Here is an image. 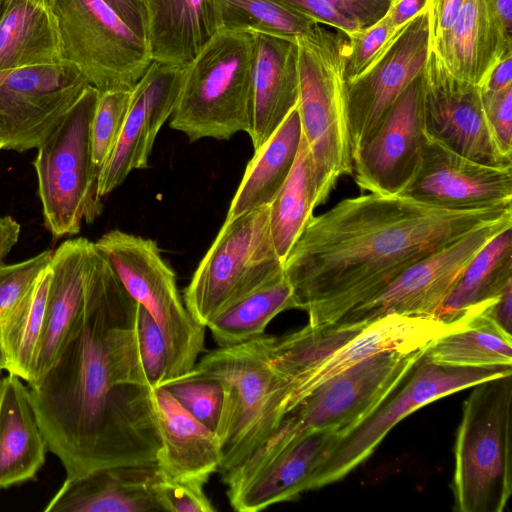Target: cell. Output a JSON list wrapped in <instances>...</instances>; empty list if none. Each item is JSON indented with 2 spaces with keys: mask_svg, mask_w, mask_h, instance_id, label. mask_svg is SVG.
<instances>
[{
  "mask_svg": "<svg viewBox=\"0 0 512 512\" xmlns=\"http://www.w3.org/2000/svg\"><path fill=\"white\" fill-rule=\"evenodd\" d=\"M138 303L96 249L82 311L48 371L27 384L65 478L153 465L161 437L137 339Z\"/></svg>",
  "mask_w": 512,
  "mask_h": 512,
  "instance_id": "6da1fadb",
  "label": "cell"
},
{
  "mask_svg": "<svg viewBox=\"0 0 512 512\" xmlns=\"http://www.w3.org/2000/svg\"><path fill=\"white\" fill-rule=\"evenodd\" d=\"M512 207L445 208L403 195L343 199L312 216L283 261L309 325L336 323L414 263Z\"/></svg>",
  "mask_w": 512,
  "mask_h": 512,
  "instance_id": "7a4b0ae2",
  "label": "cell"
},
{
  "mask_svg": "<svg viewBox=\"0 0 512 512\" xmlns=\"http://www.w3.org/2000/svg\"><path fill=\"white\" fill-rule=\"evenodd\" d=\"M424 348V347H423ZM423 348L368 357L317 386L287 412L267 440L222 481L234 491L306 433L330 429L341 437L369 417L408 376Z\"/></svg>",
  "mask_w": 512,
  "mask_h": 512,
  "instance_id": "3957f363",
  "label": "cell"
},
{
  "mask_svg": "<svg viewBox=\"0 0 512 512\" xmlns=\"http://www.w3.org/2000/svg\"><path fill=\"white\" fill-rule=\"evenodd\" d=\"M271 337L258 336L205 354L195 368L219 378L225 400L216 435L221 477L241 465L287 413L291 382L273 366Z\"/></svg>",
  "mask_w": 512,
  "mask_h": 512,
  "instance_id": "277c9868",
  "label": "cell"
},
{
  "mask_svg": "<svg viewBox=\"0 0 512 512\" xmlns=\"http://www.w3.org/2000/svg\"><path fill=\"white\" fill-rule=\"evenodd\" d=\"M302 134L310 151L315 206L323 204L342 175L353 173L346 121V33L318 23L297 40Z\"/></svg>",
  "mask_w": 512,
  "mask_h": 512,
  "instance_id": "5b68a950",
  "label": "cell"
},
{
  "mask_svg": "<svg viewBox=\"0 0 512 512\" xmlns=\"http://www.w3.org/2000/svg\"><path fill=\"white\" fill-rule=\"evenodd\" d=\"M254 37L220 30L184 69L170 116L190 141L228 140L249 133L252 120Z\"/></svg>",
  "mask_w": 512,
  "mask_h": 512,
  "instance_id": "8992f818",
  "label": "cell"
},
{
  "mask_svg": "<svg viewBox=\"0 0 512 512\" xmlns=\"http://www.w3.org/2000/svg\"><path fill=\"white\" fill-rule=\"evenodd\" d=\"M512 374L474 386L463 405L454 448L452 491L458 512H502L512 494Z\"/></svg>",
  "mask_w": 512,
  "mask_h": 512,
  "instance_id": "52a82bcc",
  "label": "cell"
},
{
  "mask_svg": "<svg viewBox=\"0 0 512 512\" xmlns=\"http://www.w3.org/2000/svg\"><path fill=\"white\" fill-rule=\"evenodd\" d=\"M100 92L89 86L33 162L44 225L54 238L76 235L102 211L91 152V124Z\"/></svg>",
  "mask_w": 512,
  "mask_h": 512,
  "instance_id": "ba28073f",
  "label": "cell"
},
{
  "mask_svg": "<svg viewBox=\"0 0 512 512\" xmlns=\"http://www.w3.org/2000/svg\"><path fill=\"white\" fill-rule=\"evenodd\" d=\"M283 273L267 205L224 221L184 289L183 300L206 327L223 310Z\"/></svg>",
  "mask_w": 512,
  "mask_h": 512,
  "instance_id": "9c48e42d",
  "label": "cell"
},
{
  "mask_svg": "<svg viewBox=\"0 0 512 512\" xmlns=\"http://www.w3.org/2000/svg\"><path fill=\"white\" fill-rule=\"evenodd\" d=\"M94 244L129 295L159 326L168 351L165 381L192 370L204 350L206 327L187 309L177 288L176 274L157 243L114 229Z\"/></svg>",
  "mask_w": 512,
  "mask_h": 512,
  "instance_id": "30bf717a",
  "label": "cell"
},
{
  "mask_svg": "<svg viewBox=\"0 0 512 512\" xmlns=\"http://www.w3.org/2000/svg\"><path fill=\"white\" fill-rule=\"evenodd\" d=\"M61 61L76 66L99 92L131 90L152 60L146 43L103 0H47Z\"/></svg>",
  "mask_w": 512,
  "mask_h": 512,
  "instance_id": "8fae6325",
  "label": "cell"
},
{
  "mask_svg": "<svg viewBox=\"0 0 512 512\" xmlns=\"http://www.w3.org/2000/svg\"><path fill=\"white\" fill-rule=\"evenodd\" d=\"M409 381L363 422L340 437L315 471L310 490L346 476L367 459L403 418L426 404L483 381L512 374V366L463 367L434 363L423 355Z\"/></svg>",
  "mask_w": 512,
  "mask_h": 512,
  "instance_id": "7c38bea8",
  "label": "cell"
},
{
  "mask_svg": "<svg viewBox=\"0 0 512 512\" xmlns=\"http://www.w3.org/2000/svg\"><path fill=\"white\" fill-rule=\"evenodd\" d=\"M65 61L0 71V137L5 150L38 148L89 87Z\"/></svg>",
  "mask_w": 512,
  "mask_h": 512,
  "instance_id": "4fadbf2b",
  "label": "cell"
},
{
  "mask_svg": "<svg viewBox=\"0 0 512 512\" xmlns=\"http://www.w3.org/2000/svg\"><path fill=\"white\" fill-rule=\"evenodd\" d=\"M509 226H512V214L469 231L408 267L379 293L352 308L336 323H369L390 314L436 317L476 253Z\"/></svg>",
  "mask_w": 512,
  "mask_h": 512,
  "instance_id": "5bb4252c",
  "label": "cell"
},
{
  "mask_svg": "<svg viewBox=\"0 0 512 512\" xmlns=\"http://www.w3.org/2000/svg\"><path fill=\"white\" fill-rule=\"evenodd\" d=\"M428 51L427 7L406 25L380 58L346 82V121L351 155L373 137L394 102L422 73Z\"/></svg>",
  "mask_w": 512,
  "mask_h": 512,
  "instance_id": "9a60e30c",
  "label": "cell"
},
{
  "mask_svg": "<svg viewBox=\"0 0 512 512\" xmlns=\"http://www.w3.org/2000/svg\"><path fill=\"white\" fill-rule=\"evenodd\" d=\"M425 132L452 151L478 163L512 167L489 126L478 85L451 74L428 51L423 69Z\"/></svg>",
  "mask_w": 512,
  "mask_h": 512,
  "instance_id": "2e32d148",
  "label": "cell"
},
{
  "mask_svg": "<svg viewBox=\"0 0 512 512\" xmlns=\"http://www.w3.org/2000/svg\"><path fill=\"white\" fill-rule=\"evenodd\" d=\"M425 134L422 71L391 106L373 137L352 153L358 187L399 195L418 168Z\"/></svg>",
  "mask_w": 512,
  "mask_h": 512,
  "instance_id": "e0dca14e",
  "label": "cell"
},
{
  "mask_svg": "<svg viewBox=\"0 0 512 512\" xmlns=\"http://www.w3.org/2000/svg\"><path fill=\"white\" fill-rule=\"evenodd\" d=\"M399 195L445 208L512 207V167L478 163L425 134L418 168Z\"/></svg>",
  "mask_w": 512,
  "mask_h": 512,
  "instance_id": "ac0fdd59",
  "label": "cell"
},
{
  "mask_svg": "<svg viewBox=\"0 0 512 512\" xmlns=\"http://www.w3.org/2000/svg\"><path fill=\"white\" fill-rule=\"evenodd\" d=\"M184 69L152 61L131 89L121 133L98 177L101 199L118 188L133 170L148 167L156 137L174 110Z\"/></svg>",
  "mask_w": 512,
  "mask_h": 512,
  "instance_id": "d6986e66",
  "label": "cell"
},
{
  "mask_svg": "<svg viewBox=\"0 0 512 512\" xmlns=\"http://www.w3.org/2000/svg\"><path fill=\"white\" fill-rule=\"evenodd\" d=\"M469 318L444 322L436 317L390 314L369 322L354 338L291 384L287 412L329 378L373 355L412 352L466 324Z\"/></svg>",
  "mask_w": 512,
  "mask_h": 512,
  "instance_id": "ffe728a7",
  "label": "cell"
},
{
  "mask_svg": "<svg viewBox=\"0 0 512 512\" xmlns=\"http://www.w3.org/2000/svg\"><path fill=\"white\" fill-rule=\"evenodd\" d=\"M160 472L153 465H118L65 478L46 504L51 512H156L155 496Z\"/></svg>",
  "mask_w": 512,
  "mask_h": 512,
  "instance_id": "44dd1931",
  "label": "cell"
},
{
  "mask_svg": "<svg viewBox=\"0 0 512 512\" xmlns=\"http://www.w3.org/2000/svg\"><path fill=\"white\" fill-rule=\"evenodd\" d=\"M341 435L330 429L306 433L264 464L238 489L228 492L232 508L256 512L296 499Z\"/></svg>",
  "mask_w": 512,
  "mask_h": 512,
  "instance_id": "7402d4cb",
  "label": "cell"
},
{
  "mask_svg": "<svg viewBox=\"0 0 512 512\" xmlns=\"http://www.w3.org/2000/svg\"><path fill=\"white\" fill-rule=\"evenodd\" d=\"M253 37L252 120L248 135L255 151L298 104L299 56L295 40L259 33Z\"/></svg>",
  "mask_w": 512,
  "mask_h": 512,
  "instance_id": "603a6c76",
  "label": "cell"
},
{
  "mask_svg": "<svg viewBox=\"0 0 512 512\" xmlns=\"http://www.w3.org/2000/svg\"><path fill=\"white\" fill-rule=\"evenodd\" d=\"M94 251V242L76 237L61 243L52 253L44 329L33 383L55 362L82 311Z\"/></svg>",
  "mask_w": 512,
  "mask_h": 512,
  "instance_id": "cb8c5ba5",
  "label": "cell"
},
{
  "mask_svg": "<svg viewBox=\"0 0 512 512\" xmlns=\"http://www.w3.org/2000/svg\"><path fill=\"white\" fill-rule=\"evenodd\" d=\"M429 51L455 77L479 85L501 57L512 53V34L494 0H464L444 38Z\"/></svg>",
  "mask_w": 512,
  "mask_h": 512,
  "instance_id": "d4e9b609",
  "label": "cell"
},
{
  "mask_svg": "<svg viewBox=\"0 0 512 512\" xmlns=\"http://www.w3.org/2000/svg\"><path fill=\"white\" fill-rule=\"evenodd\" d=\"M153 62L186 67L220 31L216 0H143Z\"/></svg>",
  "mask_w": 512,
  "mask_h": 512,
  "instance_id": "484cf974",
  "label": "cell"
},
{
  "mask_svg": "<svg viewBox=\"0 0 512 512\" xmlns=\"http://www.w3.org/2000/svg\"><path fill=\"white\" fill-rule=\"evenodd\" d=\"M161 448L156 465L166 477H205L222 460L217 435L188 413L161 385L151 389Z\"/></svg>",
  "mask_w": 512,
  "mask_h": 512,
  "instance_id": "4316f807",
  "label": "cell"
},
{
  "mask_svg": "<svg viewBox=\"0 0 512 512\" xmlns=\"http://www.w3.org/2000/svg\"><path fill=\"white\" fill-rule=\"evenodd\" d=\"M47 450L26 382L7 373L0 384V489L35 479Z\"/></svg>",
  "mask_w": 512,
  "mask_h": 512,
  "instance_id": "83f0119b",
  "label": "cell"
},
{
  "mask_svg": "<svg viewBox=\"0 0 512 512\" xmlns=\"http://www.w3.org/2000/svg\"><path fill=\"white\" fill-rule=\"evenodd\" d=\"M301 138L302 128L296 106L270 138L255 150L225 220L271 204L293 168Z\"/></svg>",
  "mask_w": 512,
  "mask_h": 512,
  "instance_id": "f1b7e54d",
  "label": "cell"
},
{
  "mask_svg": "<svg viewBox=\"0 0 512 512\" xmlns=\"http://www.w3.org/2000/svg\"><path fill=\"white\" fill-rule=\"evenodd\" d=\"M512 283V226L492 237L463 270L436 318L454 322L480 314Z\"/></svg>",
  "mask_w": 512,
  "mask_h": 512,
  "instance_id": "f546056e",
  "label": "cell"
},
{
  "mask_svg": "<svg viewBox=\"0 0 512 512\" xmlns=\"http://www.w3.org/2000/svg\"><path fill=\"white\" fill-rule=\"evenodd\" d=\"M61 61L47 0H10L0 20V71Z\"/></svg>",
  "mask_w": 512,
  "mask_h": 512,
  "instance_id": "4dcf8cb0",
  "label": "cell"
},
{
  "mask_svg": "<svg viewBox=\"0 0 512 512\" xmlns=\"http://www.w3.org/2000/svg\"><path fill=\"white\" fill-rule=\"evenodd\" d=\"M50 279L48 264L20 300L0 318L6 372L20 377L26 384L36 379Z\"/></svg>",
  "mask_w": 512,
  "mask_h": 512,
  "instance_id": "1f68e13d",
  "label": "cell"
},
{
  "mask_svg": "<svg viewBox=\"0 0 512 512\" xmlns=\"http://www.w3.org/2000/svg\"><path fill=\"white\" fill-rule=\"evenodd\" d=\"M423 356L444 365L463 367L512 366V335L482 314L429 342Z\"/></svg>",
  "mask_w": 512,
  "mask_h": 512,
  "instance_id": "d6a6232c",
  "label": "cell"
},
{
  "mask_svg": "<svg viewBox=\"0 0 512 512\" xmlns=\"http://www.w3.org/2000/svg\"><path fill=\"white\" fill-rule=\"evenodd\" d=\"M293 289L285 273L232 304L206 326L219 347H228L264 335L279 313L294 309Z\"/></svg>",
  "mask_w": 512,
  "mask_h": 512,
  "instance_id": "836d02e7",
  "label": "cell"
},
{
  "mask_svg": "<svg viewBox=\"0 0 512 512\" xmlns=\"http://www.w3.org/2000/svg\"><path fill=\"white\" fill-rule=\"evenodd\" d=\"M315 183L308 144L302 134L293 168L269 205V224L282 261L301 234L315 208Z\"/></svg>",
  "mask_w": 512,
  "mask_h": 512,
  "instance_id": "e575fe53",
  "label": "cell"
},
{
  "mask_svg": "<svg viewBox=\"0 0 512 512\" xmlns=\"http://www.w3.org/2000/svg\"><path fill=\"white\" fill-rule=\"evenodd\" d=\"M368 323L307 325L281 337H271L270 358L291 384L310 372L354 338Z\"/></svg>",
  "mask_w": 512,
  "mask_h": 512,
  "instance_id": "d590c367",
  "label": "cell"
},
{
  "mask_svg": "<svg viewBox=\"0 0 512 512\" xmlns=\"http://www.w3.org/2000/svg\"><path fill=\"white\" fill-rule=\"evenodd\" d=\"M220 30L259 33L297 41L318 22L280 0H216Z\"/></svg>",
  "mask_w": 512,
  "mask_h": 512,
  "instance_id": "8d00e7d4",
  "label": "cell"
},
{
  "mask_svg": "<svg viewBox=\"0 0 512 512\" xmlns=\"http://www.w3.org/2000/svg\"><path fill=\"white\" fill-rule=\"evenodd\" d=\"M195 419L215 434L224 407L222 381L195 367L161 384Z\"/></svg>",
  "mask_w": 512,
  "mask_h": 512,
  "instance_id": "74e56055",
  "label": "cell"
},
{
  "mask_svg": "<svg viewBox=\"0 0 512 512\" xmlns=\"http://www.w3.org/2000/svg\"><path fill=\"white\" fill-rule=\"evenodd\" d=\"M131 99V90L100 92L91 124L92 162L99 174L121 133Z\"/></svg>",
  "mask_w": 512,
  "mask_h": 512,
  "instance_id": "f35d334b",
  "label": "cell"
},
{
  "mask_svg": "<svg viewBox=\"0 0 512 512\" xmlns=\"http://www.w3.org/2000/svg\"><path fill=\"white\" fill-rule=\"evenodd\" d=\"M346 36V82L363 73L397 39H392V31L385 15L374 24L350 31Z\"/></svg>",
  "mask_w": 512,
  "mask_h": 512,
  "instance_id": "ab89813d",
  "label": "cell"
},
{
  "mask_svg": "<svg viewBox=\"0 0 512 512\" xmlns=\"http://www.w3.org/2000/svg\"><path fill=\"white\" fill-rule=\"evenodd\" d=\"M207 481L205 477L171 478L160 473L154 491L161 510L214 512L216 509L204 491Z\"/></svg>",
  "mask_w": 512,
  "mask_h": 512,
  "instance_id": "60d3db41",
  "label": "cell"
},
{
  "mask_svg": "<svg viewBox=\"0 0 512 512\" xmlns=\"http://www.w3.org/2000/svg\"><path fill=\"white\" fill-rule=\"evenodd\" d=\"M137 339L145 378L150 389L161 385L167 374L168 351L163 334L148 311L138 304Z\"/></svg>",
  "mask_w": 512,
  "mask_h": 512,
  "instance_id": "b9f144b4",
  "label": "cell"
},
{
  "mask_svg": "<svg viewBox=\"0 0 512 512\" xmlns=\"http://www.w3.org/2000/svg\"><path fill=\"white\" fill-rule=\"evenodd\" d=\"M52 253V250H45L26 260L0 266V318L33 285L49 264Z\"/></svg>",
  "mask_w": 512,
  "mask_h": 512,
  "instance_id": "7bdbcfd3",
  "label": "cell"
},
{
  "mask_svg": "<svg viewBox=\"0 0 512 512\" xmlns=\"http://www.w3.org/2000/svg\"><path fill=\"white\" fill-rule=\"evenodd\" d=\"M481 98L485 116L501 151L512 157V85L498 91H481Z\"/></svg>",
  "mask_w": 512,
  "mask_h": 512,
  "instance_id": "ee69618b",
  "label": "cell"
},
{
  "mask_svg": "<svg viewBox=\"0 0 512 512\" xmlns=\"http://www.w3.org/2000/svg\"><path fill=\"white\" fill-rule=\"evenodd\" d=\"M318 23L332 26L345 33L358 29V25L344 16L325 0H280Z\"/></svg>",
  "mask_w": 512,
  "mask_h": 512,
  "instance_id": "f6af8a7d",
  "label": "cell"
},
{
  "mask_svg": "<svg viewBox=\"0 0 512 512\" xmlns=\"http://www.w3.org/2000/svg\"><path fill=\"white\" fill-rule=\"evenodd\" d=\"M359 28L368 27L386 13L390 0H325Z\"/></svg>",
  "mask_w": 512,
  "mask_h": 512,
  "instance_id": "bcb514c9",
  "label": "cell"
},
{
  "mask_svg": "<svg viewBox=\"0 0 512 512\" xmlns=\"http://www.w3.org/2000/svg\"><path fill=\"white\" fill-rule=\"evenodd\" d=\"M464 0H428L429 50L434 49L452 26Z\"/></svg>",
  "mask_w": 512,
  "mask_h": 512,
  "instance_id": "7dc6e473",
  "label": "cell"
},
{
  "mask_svg": "<svg viewBox=\"0 0 512 512\" xmlns=\"http://www.w3.org/2000/svg\"><path fill=\"white\" fill-rule=\"evenodd\" d=\"M428 7V0H390L384 14L395 40L406 25Z\"/></svg>",
  "mask_w": 512,
  "mask_h": 512,
  "instance_id": "c3c4849f",
  "label": "cell"
},
{
  "mask_svg": "<svg viewBox=\"0 0 512 512\" xmlns=\"http://www.w3.org/2000/svg\"><path fill=\"white\" fill-rule=\"evenodd\" d=\"M480 314L492 321L505 333L511 335L512 283H510L501 295L488 305Z\"/></svg>",
  "mask_w": 512,
  "mask_h": 512,
  "instance_id": "681fc988",
  "label": "cell"
},
{
  "mask_svg": "<svg viewBox=\"0 0 512 512\" xmlns=\"http://www.w3.org/2000/svg\"><path fill=\"white\" fill-rule=\"evenodd\" d=\"M141 38L144 39L143 0H103ZM145 41V40H144Z\"/></svg>",
  "mask_w": 512,
  "mask_h": 512,
  "instance_id": "f907efd6",
  "label": "cell"
},
{
  "mask_svg": "<svg viewBox=\"0 0 512 512\" xmlns=\"http://www.w3.org/2000/svg\"><path fill=\"white\" fill-rule=\"evenodd\" d=\"M512 85V53L501 57L478 85L481 91H498Z\"/></svg>",
  "mask_w": 512,
  "mask_h": 512,
  "instance_id": "816d5d0a",
  "label": "cell"
},
{
  "mask_svg": "<svg viewBox=\"0 0 512 512\" xmlns=\"http://www.w3.org/2000/svg\"><path fill=\"white\" fill-rule=\"evenodd\" d=\"M20 235V224L11 216H0V266L16 245Z\"/></svg>",
  "mask_w": 512,
  "mask_h": 512,
  "instance_id": "f5cc1de1",
  "label": "cell"
},
{
  "mask_svg": "<svg viewBox=\"0 0 512 512\" xmlns=\"http://www.w3.org/2000/svg\"><path fill=\"white\" fill-rule=\"evenodd\" d=\"M494 3L504 27L512 34V0H494Z\"/></svg>",
  "mask_w": 512,
  "mask_h": 512,
  "instance_id": "db71d44e",
  "label": "cell"
},
{
  "mask_svg": "<svg viewBox=\"0 0 512 512\" xmlns=\"http://www.w3.org/2000/svg\"><path fill=\"white\" fill-rule=\"evenodd\" d=\"M3 371H6V357L0 338V375H2Z\"/></svg>",
  "mask_w": 512,
  "mask_h": 512,
  "instance_id": "11a10c76",
  "label": "cell"
},
{
  "mask_svg": "<svg viewBox=\"0 0 512 512\" xmlns=\"http://www.w3.org/2000/svg\"><path fill=\"white\" fill-rule=\"evenodd\" d=\"M9 2H10V0H0V20L3 17L8 5H9Z\"/></svg>",
  "mask_w": 512,
  "mask_h": 512,
  "instance_id": "9f6ffc18",
  "label": "cell"
},
{
  "mask_svg": "<svg viewBox=\"0 0 512 512\" xmlns=\"http://www.w3.org/2000/svg\"><path fill=\"white\" fill-rule=\"evenodd\" d=\"M1 149H4V142H3L2 138L0 137V150Z\"/></svg>",
  "mask_w": 512,
  "mask_h": 512,
  "instance_id": "6f0895ef",
  "label": "cell"
},
{
  "mask_svg": "<svg viewBox=\"0 0 512 512\" xmlns=\"http://www.w3.org/2000/svg\"><path fill=\"white\" fill-rule=\"evenodd\" d=\"M2 375H0V384H1Z\"/></svg>",
  "mask_w": 512,
  "mask_h": 512,
  "instance_id": "680465c9",
  "label": "cell"
}]
</instances>
